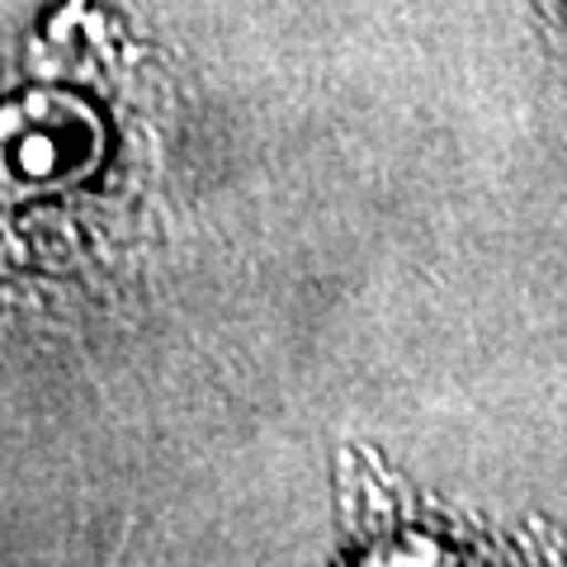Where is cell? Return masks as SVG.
I'll list each match as a JSON object with an SVG mask.
<instances>
[{
    "label": "cell",
    "instance_id": "1",
    "mask_svg": "<svg viewBox=\"0 0 567 567\" xmlns=\"http://www.w3.org/2000/svg\"><path fill=\"white\" fill-rule=\"evenodd\" d=\"M558 6H563V14H567V0H558Z\"/></svg>",
    "mask_w": 567,
    "mask_h": 567
}]
</instances>
